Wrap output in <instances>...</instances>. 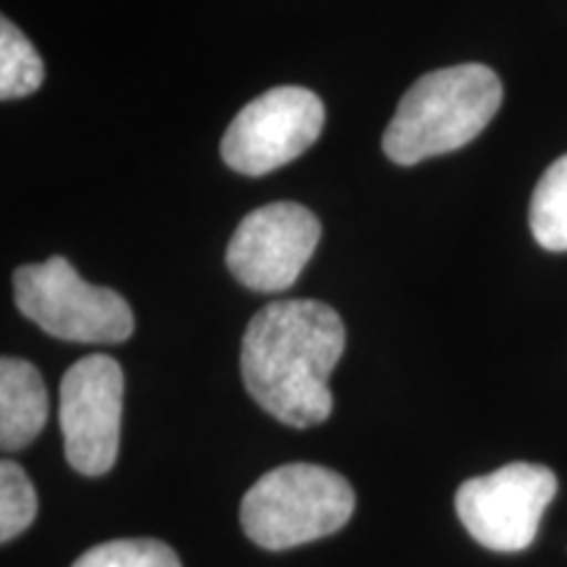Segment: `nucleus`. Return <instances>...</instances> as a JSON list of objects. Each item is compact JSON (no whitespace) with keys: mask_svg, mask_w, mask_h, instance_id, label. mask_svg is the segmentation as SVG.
<instances>
[{"mask_svg":"<svg viewBox=\"0 0 567 567\" xmlns=\"http://www.w3.org/2000/svg\"><path fill=\"white\" fill-rule=\"evenodd\" d=\"M344 323L316 300L266 305L247 326L239 368L247 392L266 413L292 429L331 415L329 375L344 352Z\"/></svg>","mask_w":567,"mask_h":567,"instance_id":"1","label":"nucleus"},{"mask_svg":"<svg viewBox=\"0 0 567 567\" xmlns=\"http://www.w3.org/2000/svg\"><path fill=\"white\" fill-rule=\"evenodd\" d=\"M502 105V82L484 63L423 74L396 105L384 153L400 166L460 151L476 140Z\"/></svg>","mask_w":567,"mask_h":567,"instance_id":"2","label":"nucleus"},{"mask_svg":"<svg viewBox=\"0 0 567 567\" xmlns=\"http://www.w3.org/2000/svg\"><path fill=\"white\" fill-rule=\"evenodd\" d=\"M354 513V492L329 467L289 463L260 476L243 496L239 520L250 542L281 551L337 534Z\"/></svg>","mask_w":567,"mask_h":567,"instance_id":"3","label":"nucleus"},{"mask_svg":"<svg viewBox=\"0 0 567 567\" xmlns=\"http://www.w3.org/2000/svg\"><path fill=\"white\" fill-rule=\"evenodd\" d=\"M17 308L55 339L82 344H118L132 337L130 302L109 287L84 281L61 255L13 274Z\"/></svg>","mask_w":567,"mask_h":567,"instance_id":"4","label":"nucleus"},{"mask_svg":"<svg viewBox=\"0 0 567 567\" xmlns=\"http://www.w3.org/2000/svg\"><path fill=\"white\" fill-rule=\"evenodd\" d=\"M326 109L316 92L274 87L234 116L221 140V158L243 176H266L287 166L321 137Z\"/></svg>","mask_w":567,"mask_h":567,"instance_id":"5","label":"nucleus"},{"mask_svg":"<svg viewBox=\"0 0 567 567\" xmlns=\"http://www.w3.org/2000/svg\"><path fill=\"white\" fill-rule=\"evenodd\" d=\"M557 494V476L544 465L509 463L457 488L455 509L467 534L494 551L534 544L544 509Z\"/></svg>","mask_w":567,"mask_h":567,"instance_id":"6","label":"nucleus"},{"mask_svg":"<svg viewBox=\"0 0 567 567\" xmlns=\"http://www.w3.org/2000/svg\"><path fill=\"white\" fill-rule=\"evenodd\" d=\"M124 371L109 354H87L61 381L59 423L66 460L82 476H103L118 455Z\"/></svg>","mask_w":567,"mask_h":567,"instance_id":"7","label":"nucleus"},{"mask_svg":"<svg viewBox=\"0 0 567 567\" xmlns=\"http://www.w3.org/2000/svg\"><path fill=\"white\" fill-rule=\"evenodd\" d=\"M321 243V221L300 203H271L247 213L226 247L234 279L252 292H284L300 279Z\"/></svg>","mask_w":567,"mask_h":567,"instance_id":"8","label":"nucleus"},{"mask_svg":"<svg viewBox=\"0 0 567 567\" xmlns=\"http://www.w3.org/2000/svg\"><path fill=\"white\" fill-rule=\"evenodd\" d=\"M48 423V389L38 368L21 358L0 360V444L24 450Z\"/></svg>","mask_w":567,"mask_h":567,"instance_id":"9","label":"nucleus"},{"mask_svg":"<svg viewBox=\"0 0 567 567\" xmlns=\"http://www.w3.org/2000/svg\"><path fill=\"white\" fill-rule=\"evenodd\" d=\"M530 231L544 250H567V155L538 179L530 197Z\"/></svg>","mask_w":567,"mask_h":567,"instance_id":"10","label":"nucleus"},{"mask_svg":"<svg viewBox=\"0 0 567 567\" xmlns=\"http://www.w3.org/2000/svg\"><path fill=\"white\" fill-rule=\"evenodd\" d=\"M45 66L30 40L11 19H0V97L17 101L40 90Z\"/></svg>","mask_w":567,"mask_h":567,"instance_id":"11","label":"nucleus"},{"mask_svg":"<svg viewBox=\"0 0 567 567\" xmlns=\"http://www.w3.org/2000/svg\"><path fill=\"white\" fill-rule=\"evenodd\" d=\"M38 515V494L24 467L3 460L0 463V542H11L32 526Z\"/></svg>","mask_w":567,"mask_h":567,"instance_id":"12","label":"nucleus"},{"mask_svg":"<svg viewBox=\"0 0 567 567\" xmlns=\"http://www.w3.org/2000/svg\"><path fill=\"white\" fill-rule=\"evenodd\" d=\"M71 567H182L176 551L155 538H122L92 547Z\"/></svg>","mask_w":567,"mask_h":567,"instance_id":"13","label":"nucleus"}]
</instances>
